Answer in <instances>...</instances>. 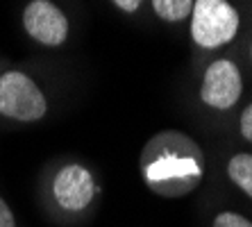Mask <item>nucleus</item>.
I'll return each mask as SVG.
<instances>
[{"label": "nucleus", "mask_w": 252, "mask_h": 227, "mask_svg": "<svg viewBox=\"0 0 252 227\" xmlns=\"http://www.w3.org/2000/svg\"><path fill=\"white\" fill-rule=\"evenodd\" d=\"M139 173L148 191L159 198H187L205 184L209 157L205 148L187 132L161 130L141 148Z\"/></svg>", "instance_id": "nucleus-1"}, {"label": "nucleus", "mask_w": 252, "mask_h": 227, "mask_svg": "<svg viewBox=\"0 0 252 227\" xmlns=\"http://www.w3.org/2000/svg\"><path fill=\"white\" fill-rule=\"evenodd\" d=\"M216 177L236 200L252 211V150L225 141L216 157Z\"/></svg>", "instance_id": "nucleus-7"}, {"label": "nucleus", "mask_w": 252, "mask_h": 227, "mask_svg": "<svg viewBox=\"0 0 252 227\" xmlns=\"http://www.w3.org/2000/svg\"><path fill=\"white\" fill-rule=\"evenodd\" d=\"M21 25L43 48H62L70 36V21L55 0H30L21 14Z\"/></svg>", "instance_id": "nucleus-6"}, {"label": "nucleus", "mask_w": 252, "mask_h": 227, "mask_svg": "<svg viewBox=\"0 0 252 227\" xmlns=\"http://www.w3.org/2000/svg\"><path fill=\"white\" fill-rule=\"evenodd\" d=\"M225 136H227V141L236 143V146L252 150V98L243 100V105L234 114Z\"/></svg>", "instance_id": "nucleus-9"}, {"label": "nucleus", "mask_w": 252, "mask_h": 227, "mask_svg": "<svg viewBox=\"0 0 252 227\" xmlns=\"http://www.w3.org/2000/svg\"><path fill=\"white\" fill-rule=\"evenodd\" d=\"M55 111V98L32 73L7 68L0 73V125H41Z\"/></svg>", "instance_id": "nucleus-4"}, {"label": "nucleus", "mask_w": 252, "mask_h": 227, "mask_svg": "<svg viewBox=\"0 0 252 227\" xmlns=\"http://www.w3.org/2000/svg\"><path fill=\"white\" fill-rule=\"evenodd\" d=\"M102 198L94 166L77 157L53 159L39 177V202L48 218L64 227L87 223Z\"/></svg>", "instance_id": "nucleus-2"}, {"label": "nucleus", "mask_w": 252, "mask_h": 227, "mask_svg": "<svg viewBox=\"0 0 252 227\" xmlns=\"http://www.w3.org/2000/svg\"><path fill=\"white\" fill-rule=\"evenodd\" d=\"M0 227H18V218L14 214L9 200L0 193Z\"/></svg>", "instance_id": "nucleus-11"}, {"label": "nucleus", "mask_w": 252, "mask_h": 227, "mask_svg": "<svg viewBox=\"0 0 252 227\" xmlns=\"http://www.w3.org/2000/svg\"><path fill=\"white\" fill-rule=\"evenodd\" d=\"M207 227H252V216L236 204L214 202L207 214Z\"/></svg>", "instance_id": "nucleus-8"}, {"label": "nucleus", "mask_w": 252, "mask_h": 227, "mask_svg": "<svg viewBox=\"0 0 252 227\" xmlns=\"http://www.w3.org/2000/svg\"><path fill=\"white\" fill-rule=\"evenodd\" d=\"M248 59H250V64H252V39H250V46H248Z\"/></svg>", "instance_id": "nucleus-13"}, {"label": "nucleus", "mask_w": 252, "mask_h": 227, "mask_svg": "<svg viewBox=\"0 0 252 227\" xmlns=\"http://www.w3.org/2000/svg\"><path fill=\"white\" fill-rule=\"evenodd\" d=\"M241 32V12L232 0H195L189 16V34L202 53L229 46Z\"/></svg>", "instance_id": "nucleus-5"}, {"label": "nucleus", "mask_w": 252, "mask_h": 227, "mask_svg": "<svg viewBox=\"0 0 252 227\" xmlns=\"http://www.w3.org/2000/svg\"><path fill=\"white\" fill-rule=\"evenodd\" d=\"M148 0H112V5L123 14H139Z\"/></svg>", "instance_id": "nucleus-12"}, {"label": "nucleus", "mask_w": 252, "mask_h": 227, "mask_svg": "<svg viewBox=\"0 0 252 227\" xmlns=\"http://www.w3.org/2000/svg\"><path fill=\"white\" fill-rule=\"evenodd\" d=\"M148 2L159 21H164L168 25H180L189 23L195 0H148Z\"/></svg>", "instance_id": "nucleus-10"}, {"label": "nucleus", "mask_w": 252, "mask_h": 227, "mask_svg": "<svg viewBox=\"0 0 252 227\" xmlns=\"http://www.w3.org/2000/svg\"><path fill=\"white\" fill-rule=\"evenodd\" d=\"M246 100L243 68L232 57H214L195 87V105L211 128L227 134L229 123Z\"/></svg>", "instance_id": "nucleus-3"}]
</instances>
